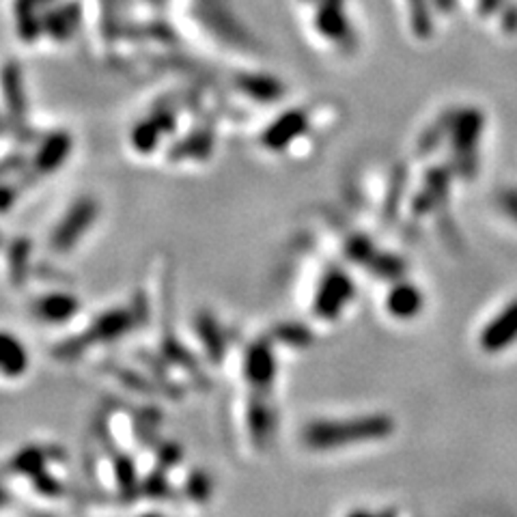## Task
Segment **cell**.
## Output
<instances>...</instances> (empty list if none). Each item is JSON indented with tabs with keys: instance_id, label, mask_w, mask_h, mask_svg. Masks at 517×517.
<instances>
[{
	"instance_id": "1",
	"label": "cell",
	"mask_w": 517,
	"mask_h": 517,
	"mask_svg": "<svg viewBox=\"0 0 517 517\" xmlns=\"http://www.w3.org/2000/svg\"><path fill=\"white\" fill-rule=\"evenodd\" d=\"M318 26L326 37L332 39H347L350 37V24L343 12V0H321L318 9Z\"/></svg>"
},
{
	"instance_id": "2",
	"label": "cell",
	"mask_w": 517,
	"mask_h": 517,
	"mask_svg": "<svg viewBox=\"0 0 517 517\" xmlns=\"http://www.w3.org/2000/svg\"><path fill=\"white\" fill-rule=\"evenodd\" d=\"M29 367V356L22 343L12 335L0 332V373L4 376H22Z\"/></svg>"
},
{
	"instance_id": "3",
	"label": "cell",
	"mask_w": 517,
	"mask_h": 517,
	"mask_svg": "<svg viewBox=\"0 0 517 517\" xmlns=\"http://www.w3.org/2000/svg\"><path fill=\"white\" fill-rule=\"evenodd\" d=\"M515 335H517V306L509 309V313H506L503 319L496 321L485 343L492 347H503V343L513 339Z\"/></svg>"
},
{
	"instance_id": "4",
	"label": "cell",
	"mask_w": 517,
	"mask_h": 517,
	"mask_svg": "<svg viewBox=\"0 0 517 517\" xmlns=\"http://www.w3.org/2000/svg\"><path fill=\"white\" fill-rule=\"evenodd\" d=\"M73 310H76V304H73L72 298H65V295H50V298H46L44 302H41L39 313L44 315L46 319L59 321L72 318Z\"/></svg>"
},
{
	"instance_id": "5",
	"label": "cell",
	"mask_w": 517,
	"mask_h": 517,
	"mask_svg": "<svg viewBox=\"0 0 517 517\" xmlns=\"http://www.w3.org/2000/svg\"><path fill=\"white\" fill-rule=\"evenodd\" d=\"M411 24H414L416 33L427 35L431 30V12H429V0H408Z\"/></svg>"
},
{
	"instance_id": "6",
	"label": "cell",
	"mask_w": 517,
	"mask_h": 517,
	"mask_svg": "<svg viewBox=\"0 0 517 517\" xmlns=\"http://www.w3.org/2000/svg\"><path fill=\"white\" fill-rule=\"evenodd\" d=\"M89 214H91V205H81V209H78V225H84L89 223ZM76 231H81V226H72V229H61L59 231V240L63 246H70L73 244V237H76Z\"/></svg>"
},
{
	"instance_id": "7",
	"label": "cell",
	"mask_w": 517,
	"mask_h": 517,
	"mask_svg": "<svg viewBox=\"0 0 517 517\" xmlns=\"http://www.w3.org/2000/svg\"><path fill=\"white\" fill-rule=\"evenodd\" d=\"M434 3L442 9V12H448V9H453L455 0H434Z\"/></svg>"
}]
</instances>
